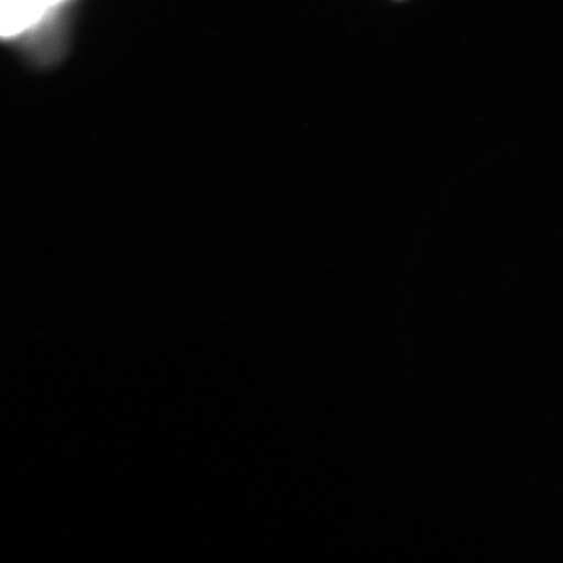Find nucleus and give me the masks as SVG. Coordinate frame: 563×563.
<instances>
[{
	"label": "nucleus",
	"instance_id": "obj_1",
	"mask_svg": "<svg viewBox=\"0 0 563 563\" xmlns=\"http://www.w3.org/2000/svg\"><path fill=\"white\" fill-rule=\"evenodd\" d=\"M48 10L45 0H0V37L13 38L32 31Z\"/></svg>",
	"mask_w": 563,
	"mask_h": 563
},
{
	"label": "nucleus",
	"instance_id": "obj_2",
	"mask_svg": "<svg viewBox=\"0 0 563 563\" xmlns=\"http://www.w3.org/2000/svg\"><path fill=\"white\" fill-rule=\"evenodd\" d=\"M60 2V0H47V3L51 4V7H53L54 4Z\"/></svg>",
	"mask_w": 563,
	"mask_h": 563
}]
</instances>
